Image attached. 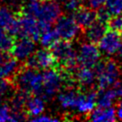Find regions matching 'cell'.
I'll list each match as a JSON object with an SVG mask.
<instances>
[{"mask_svg": "<svg viewBox=\"0 0 122 122\" xmlns=\"http://www.w3.org/2000/svg\"><path fill=\"white\" fill-rule=\"evenodd\" d=\"M122 98V81L117 80L111 87L102 90L100 93H97L96 105L98 107H110L112 103Z\"/></svg>", "mask_w": 122, "mask_h": 122, "instance_id": "obj_11", "label": "cell"}, {"mask_svg": "<svg viewBox=\"0 0 122 122\" xmlns=\"http://www.w3.org/2000/svg\"><path fill=\"white\" fill-rule=\"evenodd\" d=\"M64 81L65 77L59 71L54 68L45 70L43 72V88L40 95L45 100L53 97L60 91Z\"/></svg>", "mask_w": 122, "mask_h": 122, "instance_id": "obj_6", "label": "cell"}, {"mask_svg": "<svg viewBox=\"0 0 122 122\" xmlns=\"http://www.w3.org/2000/svg\"><path fill=\"white\" fill-rule=\"evenodd\" d=\"M81 2L82 0H63L62 6L66 11L73 13L81 7Z\"/></svg>", "mask_w": 122, "mask_h": 122, "instance_id": "obj_27", "label": "cell"}, {"mask_svg": "<svg viewBox=\"0 0 122 122\" xmlns=\"http://www.w3.org/2000/svg\"><path fill=\"white\" fill-rule=\"evenodd\" d=\"M74 20L76 23L81 27L86 29L90 25H92L93 22L97 20L96 17V11L95 10L92 8H86V7H80L76 11L73 12Z\"/></svg>", "mask_w": 122, "mask_h": 122, "instance_id": "obj_17", "label": "cell"}, {"mask_svg": "<svg viewBox=\"0 0 122 122\" xmlns=\"http://www.w3.org/2000/svg\"><path fill=\"white\" fill-rule=\"evenodd\" d=\"M13 35L10 34L7 30L0 28V51L5 52H10L13 43H14Z\"/></svg>", "mask_w": 122, "mask_h": 122, "instance_id": "obj_23", "label": "cell"}, {"mask_svg": "<svg viewBox=\"0 0 122 122\" xmlns=\"http://www.w3.org/2000/svg\"><path fill=\"white\" fill-rule=\"evenodd\" d=\"M41 34V29L38 20L30 13L23 11L17 17L16 35L19 37H28L33 41H38Z\"/></svg>", "mask_w": 122, "mask_h": 122, "instance_id": "obj_5", "label": "cell"}, {"mask_svg": "<svg viewBox=\"0 0 122 122\" xmlns=\"http://www.w3.org/2000/svg\"><path fill=\"white\" fill-rule=\"evenodd\" d=\"M35 41L28 37H20L14 41L10 50L11 55L18 61H26L35 51Z\"/></svg>", "mask_w": 122, "mask_h": 122, "instance_id": "obj_10", "label": "cell"}, {"mask_svg": "<svg viewBox=\"0 0 122 122\" xmlns=\"http://www.w3.org/2000/svg\"><path fill=\"white\" fill-rule=\"evenodd\" d=\"M96 17H97V20L98 21L107 24L108 21L110 20V18L112 17V14L109 12V10L106 9V7H101L99 9H97Z\"/></svg>", "mask_w": 122, "mask_h": 122, "instance_id": "obj_28", "label": "cell"}, {"mask_svg": "<svg viewBox=\"0 0 122 122\" xmlns=\"http://www.w3.org/2000/svg\"><path fill=\"white\" fill-rule=\"evenodd\" d=\"M24 11L34 16L39 23L51 26L61 15V6L53 0L42 2L33 0L28 3Z\"/></svg>", "mask_w": 122, "mask_h": 122, "instance_id": "obj_1", "label": "cell"}, {"mask_svg": "<svg viewBox=\"0 0 122 122\" xmlns=\"http://www.w3.org/2000/svg\"><path fill=\"white\" fill-rule=\"evenodd\" d=\"M59 39L60 38H59L56 30L54 29H51V28L44 30L41 32L38 41L40 42V44L43 48L51 49Z\"/></svg>", "mask_w": 122, "mask_h": 122, "instance_id": "obj_22", "label": "cell"}, {"mask_svg": "<svg viewBox=\"0 0 122 122\" xmlns=\"http://www.w3.org/2000/svg\"><path fill=\"white\" fill-rule=\"evenodd\" d=\"M26 63L27 67L45 71L51 68H54L57 64V61L51 50L43 48L34 51V53L26 60Z\"/></svg>", "mask_w": 122, "mask_h": 122, "instance_id": "obj_8", "label": "cell"}, {"mask_svg": "<svg viewBox=\"0 0 122 122\" xmlns=\"http://www.w3.org/2000/svg\"><path fill=\"white\" fill-rule=\"evenodd\" d=\"M19 70L20 68L18 60L9 53L0 62V75L8 80H10V78H14Z\"/></svg>", "mask_w": 122, "mask_h": 122, "instance_id": "obj_18", "label": "cell"}, {"mask_svg": "<svg viewBox=\"0 0 122 122\" xmlns=\"http://www.w3.org/2000/svg\"><path fill=\"white\" fill-rule=\"evenodd\" d=\"M108 30V25L106 23L96 20L92 25L85 29V37L88 41L92 43H98L102 36Z\"/></svg>", "mask_w": 122, "mask_h": 122, "instance_id": "obj_20", "label": "cell"}, {"mask_svg": "<svg viewBox=\"0 0 122 122\" xmlns=\"http://www.w3.org/2000/svg\"><path fill=\"white\" fill-rule=\"evenodd\" d=\"M51 50L54 54L57 63H59L68 71L75 70L78 64L77 53L70 41L58 40L51 48Z\"/></svg>", "mask_w": 122, "mask_h": 122, "instance_id": "obj_4", "label": "cell"}, {"mask_svg": "<svg viewBox=\"0 0 122 122\" xmlns=\"http://www.w3.org/2000/svg\"><path fill=\"white\" fill-rule=\"evenodd\" d=\"M87 4L90 8L93 9V10H97L101 7H103L108 0H86Z\"/></svg>", "mask_w": 122, "mask_h": 122, "instance_id": "obj_31", "label": "cell"}, {"mask_svg": "<svg viewBox=\"0 0 122 122\" xmlns=\"http://www.w3.org/2000/svg\"><path fill=\"white\" fill-rule=\"evenodd\" d=\"M122 43L120 34L115 30H107L102 38L98 41V48L101 52L106 55H113Z\"/></svg>", "mask_w": 122, "mask_h": 122, "instance_id": "obj_12", "label": "cell"}, {"mask_svg": "<svg viewBox=\"0 0 122 122\" xmlns=\"http://www.w3.org/2000/svg\"><path fill=\"white\" fill-rule=\"evenodd\" d=\"M78 94H79V92H77L76 91H74L72 89L65 90V91L59 92L57 99H58V102H59L61 108L66 111H74L76 102H77V98H78Z\"/></svg>", "mask_w": 122, "mask_h": 122, "instance_id": "obj_21", "label": "cell"}, {"mask_svg": "<svg viewBox=\"0 0 122 122\" xmlns=\"http://www.w3.org/2000/svg\"><path fill=\"white\" fill-rule=\"evenodd\" d=\"M25 110L31 118L43 113L45 111V98L40 94L29 96L25 104Z\"/></svg>", "mask_w": 122, "mask_h": 122, "instance_id": "obj_19", "label": "cell"}, {"mask_svg": "<svg viewBox=\"0 0 122 122\" xmlns=\"http://www.w3.org/2000/svg\"><path fill=\"white\" fill-rule=\"evenodd\" d=\"M0 28L7 30L11 35H16L17 17L13 11L7 7H0Z\"/></svg>", "mask_w": 122, "mask_h": 122, "instance_id": "obj_14", "label": "cell"}, {"mask_svg": "<svg viewBox=\"0 0 122 122\" xmlns=\"http://www.w3.org/2000/svg\"><path fill=\"white\" fill-rule=\"evenodd\" d=\"M80 26L76 23L73 17L63 15L55 21L54 30H56L58 36L62 40L71 41L75 39L80 33Z\"/></svg>", "mask_w": 122, "mask_h": 122, "instance_id": "obj_7", "label": "cell"}, {"mask_svg": "<svg viewBox=\"0 0 122 122\" xmlns=\"http://www.w3.org/2000/svg\"><path fill=\"white\" fill-rule=\"evenodd\" d=\"M96 98L97 93L95 92H79L74 111L80 114H89L96 106Z\"/></svg>", "mask_w": 122, "mask_h": 122, "instance_id": "obj_13", "label": "cell"}, {"mask_svg": "<svg viewBox=\"0 0 122 122\" xmlns=\"http://www.w3.org/2000/svg\"><path fill=\"white\" fill-rule=\"evenodd\" d=\"M105 7L112 16L122 14V0H108Z\"/></svg>", "mask_w": 122, "mask_h": 122, "instance_id": "obj_24", "label": "cell"}, {"mask_svg": "<svg viewBox=\"0 0 122 122\" xmlns=\"http://www.w3.org/2000/svg\"><path fill=\"white\" fill-rule=\"evenodd\" d=\"M89 119L93 122H112L117 119L115 109L110 107H97L89 113Z\"/></svg>", "mask_w": 122, "mask_h": 122, "instance_id": "obj_16", "label": "cell"}, {"mask_svg": "<svg viewBox=\"0 0 122 122\" xmlns=\"http://www.w3.org/2000/svg\"><path fill=\"white\" fill-rule=\"evenodd\" d=\"M117 54H118V56L120 57V58H122V43L120 44V46H119V48H118V50H117V52H116Z\"/></svg>", "mask_w": 122, "mask_h": 122, "instance_id": "obj_33", "label": "cell"}, {"mask_svg": "<svg viewBox=\"0 0 122 122\" xmlns=\"http://www.w3.org/2000/svg\"><path fill=\"white\" fill-rule=\"evenodd\" d=\"M76 53L78 63H80V65L92 68L98 64L101 57V51L98 46L90 41L82 43Z\"/></svg>", "mask_w": 122, "mask_h": 122, "instance_id": "obj_9", "label": "cell"}, {"mask_svg": "<svg viewBox=\"0 0 122 122\" xmlns=\"http://www.w3.org/2000/svg\"><path fill=\"white\" fill-rule=\"evenodd\" d=\"M5 121H12V110L8 104L0 103V122Z\"/></svg>", "mask_w": 122, "mask_h": 122, "instance_id": "obj_25", "label": "cell"}, {"mask_svg": "<svg viewBox=\"0 0 122 122\" xmlns=\"http://www.w3.org/2000/svg\"><path fill=\"white\" fill-rule=\"evenodd\" d=\"M32 121H35V122H53V121H59V118L58 117H53V116H51V115H48V114H44V113H41L35 117H32L30 118Z\"/></svg>", "mask_w": 122, "mask_h": 122, "instance_id": "obj_29", "label": "cell"}, {"mask_svg": "<svg viewBox=\"0 0 122 122\" xmlns=\"http://www.w3.org/2000/svg\"><path fill=\"white\" fill-rule=\"evenodd\" d=\"M74 77L80 86L84 88H90L96 81V71L92 67L81 65L79 68L75 69Z\"/></svg>", "mask_w": 122, "mask_h": 122, "instance_id": "obj_15", "label": "cell"}, {"mask_svg": "<svg viewBox=\"0 0 122 122\" xmlns=\"http://www.w3.org/2000/svg\"><path fill=\"white\" fill-rule=\"evenodd\" d=\"M121 33H120V37H121V40H122V31H120Z\"/></svg>", "mask_w": 122, "mask_h": 122, "instance_id": "obj_34", "label": "cell"}, {"mask_svg": "<svg viewBox=\"0 0 122 122\" xmlns=\"http://www.w3.org/2000/svg\"><path fill=\"white\" fill-rule=\"evenodd\" d=\"M95 68L96 84L101 91L111 87L119 80L120 68L114 60L108 59L102 62L99 61Z\"/></svg>", "mask_w": 122, "mask_h": 122, "instance_id": "obj_3", "label": "cell"}, {"mask_svg": "<svg viewBox=\"0 0 122 122\" xmlns=\"http://www.w3.org/2000/svg\"><path fill=\"white\" fill-rule=\"evenodd\" d=\"M14 78L19 90L29 93L41 94L43 88V72H40L39 70L30 67L20 69Z\"/></svg>", "mask_w": 122, "mask_h": 122, "instance_id": "obj_2", "label": "cell"}, {"mask_svg": "<svg viewBox=\"0 0 122 122\" xmlns=\"http://www.w3.org/2000/svg\"><path fill=\"white\" fill-rule=\"evenodd\" d=\"M41 1H51V0H41Z\"/></svg>", "mask_w": 122, "mask_h": 122, "instance_id": "obj_35", "label": "cell"}, {"mask_svg": "<svg viewBox=\"0 0 122 122\" xmlns=\"http://www.w3.org/2000/svg\"><path fill=\"white\" fill-rule=\"evenodd\" d=\"M115 112H116L117 119H119V120L122 121V98L119 99V102L117 104V108L115 110Z\"/></svg>", "mask_w": 122, "mask_h": 122, "instance_id": "obj_32", "label": "cell"}, {"mask_svg": "<svg viewBox=\"0 0 122 122\" xmlns=\"http://www.w3.org/2000/svg\"><path fill=\"white\" fill-rule=\"evenodd\" d=\"M30 1H33V0H30Z\"/></svg>", "mask_w": 122, "mask_h": 122, "instance_id": "obj_36", "label": "cell"}, {"mask_svg": "<svg viewBox=\"0 0 122 122\" xmlns=\"http://www.w3.org/2000/svg\"><path fill=\"white\" fill-rule=\"evenodd\" d=\"M108 28H110V30H115V31H122V14L120 15H112L110 20L107 23Z\"/></svg>", "mask_w": 122, "mask_h": 122, "instance_id": "obj_26", "label": "cell"}, {"mask_svg": "<svg viewBox=\"0 0 122 122\" xmlns=\"http://www.w3.org/2000/svg\"><path fill=\"white\" fill-rule=\"evenodd\" d=\"M10 89V80L0 75V97L4 96Z\"/></svg>", "mask_w": 122, "mask_h": 122, "instance_id": "obj_30", "label": "cell"}]
</instances>
